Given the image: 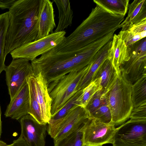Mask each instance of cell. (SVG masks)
I'll return each mask as SVG.
<instances>
[{
    "instance_id": "1",
    "label": "cell",
    "mask_w": 146,
    "mask_h": 146,
    "mask_svg": "<svg viewBox=\"0 0 146 146\" xmlns=\"http://www.w3.org/2000/svg\"><path fill=\"white\" fill-rule=\"evenodd\" d=\"M102 47L97 41L74 51L60 52L53 48L31 61L34 74L40 73L48 86L70 72L80 70L90 64Z\"/></svg>"
},
{
    "instance_id": "2",
    "label": "cell",
    "mask_w": 146,
    "mask_h": 146,
    "mask_svg": "<svg viewBox=\"0 0 146 146\" xmlns=\"http://www.w3.org/2000/svg\"><path fill=\"white\" fill-rule=\"evenodd\" d=\"M124 16L110 12L96 5L89 16L55 48L60 52L80 50L112 32H115Z\"/></svg>"
},
{
    "instance_id": "3",
    "label": "cell",
    "mask_w": 146,
    "mask_h": 146,
    "mask_svg": "<svg viewBox=\"0 0 146 146\" xmlns=\"http://www.w3.org/2000/svg\"><path fill=\"white\" fill-rule=\"evenodd\" d=\"M40 3V0H16L9 9L4 51L6 56L35 39L38 31Z\"/></svg>"
},
{
    "instance_id": "4",
    "label": "cell",
    "mask_w": 146,
    "mask_h": 146,
    "mask_svg": "<svg viewBox=\"0 0 146 146\" xmlns=\"http://www.w3.org/2000/svg\"><path fill=\"white\" fill-rule=\"evenodd\" d=\"M132 84L120 72L113 85L104 93L115 126L121 125L129 119L133 108L131 98Z\"/></svg>"
},
{
    "instance_id": "5",
    "label": "cell",
    "mask_w": 146,
    "mask_h": 146,
    "mask_svg": "<svg viewBox=\"0 0 146 146\" xmlns=\"http://www.w3.org/2000/svg\"><path fill=\"white\" fill-rule=\"evenodd\" d=\"M90 64L80 70L71 72L48 85V90L52 100L51 117L56 114L78 91V86Z\"/></svg>"
},
{
    "instance_id": "6",
    "label": "cell",
    "mask_w": 146,
    "mask_h": 146,
    "mask_svg": "<svg viewBox=\"0 0 146 146\" xmlns=\"http://www.w3.org/2000/svg\"><path fill=\"white\" fill-rule=\"evenodd\" d=\"M89 117L84 108L77 106L60 119H50L47 132L54 142H56L80 128Z\"/></svg>"
},
{
    "instance_id": "7",
    "label": "cell",
    "mask_w": 146,
    "mask_h": 146,
    "mask_svg": "<svg viewBox=\"0 0 146 146\" xmlns=\"http://www.w3.org/2000/svg\"><path fill=\"white\" fill-rule=\"evenodd\" d=\"M81 129L84 145L102 146L113 144L117 128L112 122L105 123L89 117L84 123Z\"/></svg>"
},
{
    "instance_id": "8",
    "label": "cell",
    "mask_w": 146,
    "mask_h": 146,
    "mask_svg": "<svg viewBox=\"0 0 146 146\" xmlns=\"http://www.w3.org/2000/svg\"><path fill=\"white\" fill-rule=\"evenodd\" d=\"M64 31L53 32L41 39L34 40L13 50L10 53L13 59L24 58L32 61L55 48L65 38Z\"/></svg>"
},
{
    "instance_id": "9",
    "label": "cell",
    "mask_w": 146,
    "mask_h": 146,
    "mask_svg": "<svg viewBox=\"0 0 146 146\" xmlns=\"http://www.w3.org/2000/svg\"><path fill=\"white\" fill-rule=\"evenodd\" d=\"M129 59L120 71L132 84L146 75V38L137 41L129 48Z\"/></svg>"
},
{
    "instance_id": "10",
    "label": "cell",
    "mask_w": 146,
    "mask_h": 146,
    "mask_svg": "<svg viewBox=\"0 0 146 146\" xmlns=\"http://www.w3.org/2000/svg\"><path fill=\"white\" fill-rule=\"evenodd\" d=\"M117 128L112 146H146V122L129 120Z\"/></svg>"
},
{
    "instance_id": "11",
    "label": "cell",
    "mask_w": 146,
    "mask_h": 146,
    "mask_svg": "<svg viewBox=\"0 0 146 146\" xmlns=\"http://www.w3.org/2000/svg\"><path fill=\"white\" fill-rule=\"evenodd\" d=\"M6 81L10 100L20 89L27 78L33 74L31 63L24 58L13 59L11 63L6 66Z\"/></svg>"
},
{
    "instance_id": "12",
    "label": "cell",
    "mask_w": 146,
    "mask_h": 146,
    "mask_svg": "<svg viewBox=\"0 0 146 146\" xmlns=\"http://www.w3.org/2000/svg\"><path fill=\"white\" fill-rule=\"evenodd\" d=\"M23 138L28 146H45L47 124L39 123L32 116L27 114L20 120Z\"/></svg>"
},
{
    "instance_id": "13",
    "label": "cell",
    "mask_w": 146,
    "mask_h": 146,
    "mask_svg": "<svg viewBox=\"0 0 146 146\" xmlns=\"http://www.w3.org/2000/svg\"><path fill=\"white\" fill-rule=\"evenodd\" d=\"M29 92L27 78L23 85L7 106L4 115L18 120L28 114Z\"/></svg>"
},
{
    "instance_id": "14",
    "label": "cell",
    "mask_w": 146,
    "mask_h": 146,
    "mask_svg": "<svg viewBox=\"0 0 146 146\" xmlns=\"http://www.w3.org/2000/svg\"><path fill=\"white\" fill-rule=\"evenodd\" d=\"M53 2L49 0H40L38 15V31L34 40L41 39L53 33L56 25Z\"/></svg>"
},
{
    "instance_id": "15",
    "label": "cell",
    "mask_w": 146,
    "mask_h": 146,
    "mask_svg": "<svg viewBox=\"0 0 146 146\" xmlns=\"http://www.w3.org/2000/svg\"><path fill=\"white\" fill-rule=\"evenodd\" d=\"M36 94L44 124H48L51 117L52 100L48 90V85L40 73L34 74Z\"/></svg>"
},
{
    "instance_id": "16",
    "label": "cell",
    "mask_w": 146,
    "mask_h": 146,
    "mask_svg": "<svg viewBox=\"0 0 146 146\" xmlns=\"http://www.w3.org/2000/svg\"><path fill=\"white\" fill-rule=\"evenodd\" d=\"M112 39L110 40L102 47L96 54L88 69L79 84L77 90L83 89L92 81L94 76L100 66L110 55L112 45Z\"/></svg>"
},
{
    "instance_id": "17",
    "label": "cell",
    "mask_w": 146,
    "mask_h": 146,
    "mask_svg": "<svg viewBox=\"0 0 146 146\" xmlns=\"http://www.w3.org/2000/svg\"><path fill=\"white\" fill-rule=\"evenodd\" d=\"M118 74L112 64L111 58L110 56L96 72L92 81L95 79L99 81L102 90L105 93L115 82Z\"/></svg>"
},
{
    "instance_id": "18",
    "label": "cell",
    "mask_w": 146,
    "mask_h": 146,
    "mask_svg": "<svg viewBox=\"0 0 146 146\" xmlns=\"http://www.w3.org/2000/svg\"><path fill=\"white\" fill-rule=\"evenodd\" d=\"M110 56L113 65L119 74L121 66L128 60L129 54L125 42L118 34L113 35Z\"/></svg>"
},
{
    "instance_id": "19",
    "label": "cell",
    "mask_w": 146,
    "mask_h": 146,
    "mask_svg": "<svg viewBox=\"0 0 146 146\" xmlns=\"http://www.w3.org/2000/svg\"><path fill=\"white\" fill-rule=\"evenodd\" d=\"M53 1L56 5L59 13L58 24L53 32L63 31L72 24L73 12L70 1L69 0H53Z\"/></svg>"
},
{
    "instance_id": "20",
    "label": "cell",
    "mask_w": 146,
    "mask_h": 146,
    "mask_svg": "<svg viewBox=\"0 0 146 146\" xmlns=\"http://www.w3.org/2000/svg\"><path fill=\"white\" fill-rule=\"evenodd\" d=\"M27 80L29 92V107L28 114L32 116L39 123L44 124L37 99L34 73L29 75L27 78Z\"/></svg>"
},
{
    "instance_id": "21",
    "label": "cell",
    "mask_w": 146,
    "mask_h": 146,
    "mask_svg": "<svg viewBox=\"0 0 146 146\" xmlns=\"http://www.w3.org/2000/svg\"><path fill=\"white\" fill-rule=\"evenodd\" d=\"M93 1L106 10L113 14L125 16L129 0H94Z\"/></svg>"
},
{
    "instance_id": "22",
    "label": "cell",
    "mask_w": 146,
    "mask_h": 146,
    "mask_svg": "<svg viewBox=\"0 0 146 146\" xmlns=\"http://www.w3.org/2000/svg\"><path fill=\"white\" fill-rule=\"evenodd\" d=\"M131 98L134 108L146 104V75L132 84Z\"/></svg>"
},
{
    "instance_id": "23",
    "label": "cell",
    "mask_w": 146,
    "mask_h": 146,
    "mask_svg": "<svg viewBox=\"0 0 146 146\" xmlns=\"http://www.w3.org/2000/svg\"><path fill=\"white\" fill-rule=\"evenodd\" d=\"M9 25L8 12L0 14V74L4 71L6 66L5 62V38Z\"/></svg>"
},
{
    "instance_id": "24",
    "label": "cell",
    "mask_w": 146,
    "mask_h": 146,
    "mask_svg": "<svg viewBox=\"0 0 146 146\" xmlns=\"http://www.w3.org/2000/svg\"><path fill=\"white\" fill-rule=\"evenodd\" d=\"M83 89L78 90L66 102L62 108L50 119H60L66 115L72 109L77 106H81V101Z\"/></svg>"
},
{
    "instance_id": "25",
    "label": "cell",
    "mask_w": 146,
    "mask_h": 146,
    "mask_svg": "<svg viewBox=\"0 0 146 146\" xmlns=\"http://www.w3.org/2000/svg\"><path fill=\"white\" fill-rule=\"evenodd\" d=\"M146 2V0H135L129 4L127 16L120 24L119 28H122V30H127Z\"/></svg>"
},
{
    "instance_id": "26",
    "label": "cell",
    "mask_w": 146,
    "mask_h": 146,
    "mask_svg": "<svg viewBox=\"0 0 146 146\" xmlns=\"http://www.w3.org/2000/svg\"><path fill=\"white\" fill-rule=\"evenodd\" d=\"M81 127L61 139L54 142V146H84Z\"/></svg>"
},
{
    "instance_id": "27",
    "label": "cell",
    "mask_w": 146,
    "mask_h": 146,
    "mask_svg": "<svg viewBox=\"0 0 146 146\" xmlns=\"http://www.w3.org/2000/svg\"><path fill=\"white\" fill-rule=\"evenodd\" d=\"M83 89L81 106L85 108L95 93L98 90H102V88L99 81L97 79H95Z\"/></svg>"
},
{
    "instance_id": "28",
    "label": "cell",
    "mask_w": 146,
    "mask_h": 146,
    "mask_svg": "<svg viewBox=\"0 0 146 146\" xmlns=\"http://www.w3.org/2000/svg\"><path fill=\"white\" fill-rule=\"evenodd\" d=\"M106 102L104 92L100 90L95 93L84 108L90 117L93 112Z\"/></svg>"
},
{
    "instance_id": "29",
    "label": "cell",
    "mask_w": 146,
    "mask_h": 146,
    "mask_svg": "<svg viewBox=\"0 0 146 146\" xmlns=\"http://www.w3.org/2000/svg\"><path fill=\"white\" fill-rule=\"evenodd\" d=\"M90 117L98 119L105 123L112 122L111 112L106 102L93 112Z\"/></svg>"
},
{
    "instance_id": "30",
    "label": "cell",
    "mask_w": 146,
    "mask_h": 146,
    "mask_svg": "<svg viewBox=\"0 0 146 146\" xmlns=\"http://www.w3.org/2000/svg\"><path fill=\"white\" fill-rule=\"evenodd\" d=\"M131 121L146 122V104L133 107L129 116Z\"/></svg>"
},
{
    "instance_id": "31",
    "label": "cell",
    "mask_w": 146,
    "mask_h": 146,
    "mask_svg": "<svg viewBox=\"0 0 146 146\" xmlns=\"http://www.w3.org/2000/svg\"><path fill=\"white\" fill-rule=\"evenodd\" d=\"M118 35L125 42L127 48H129L137 41L142 39L139 33L135 34L128 30H121Z\"/></svg>"
},
{
    "instance_id": "32",
    "label": "cell",
    "mask_w": 146,
    "mask_h": 146,
    "mask_svg": "<svg viewBox=\"0 0 146 146\" xmlns=\"http://www.w3.org/2000/svg\"><path fill=\"white\" fill-rule=\"evenodd\" d=\"M145 20H146V2L144 3L140 11L132 21L131 25L127 29L133 25Z\"/></svg>"
},
{
    "instance_id": "33",
    "label": "cell",
    "mask_w": 146,
    "mask_h": 146,
    "mask_svg": "<svg viewBox=\"0 0 146 146\" xmlns=\"http://www.w3.org/2000/svg\"><path fill=\"white\" fill-rule=\"evenodd\" d=\"M127 30H129L135 34L146 31V20L133 25Z\"/></svg>"
},
{
    "instance_id": "34",
    "label": "cell",
    "mask_w": 146,
    "mask_h": 146,
    "mask_svg": "<svg viewBox=\"0 0 146 146\" xmlns=\"http://www.w3.org/2000/svg\"><path fill=\"white\" fill-rule=\"evenodd\" d=\"M0 146H28L24 139L20 137L14 140L11 144L7 145L5 142L0 140Z\"/></svg>"
},
{
    "instance_id": "35",
    "label": "cell",
    "mask_w": 146,
    "mask_h": 146,
    "mask_svg": "<svg viewBox=\"0 0 146 146\" xmlns=\"http://www.w3.org/2000/svg\"><path fill=\"white\" fill-rule=\"evenodd\" d=\"M16 0H0V9H9Z\"/></svg>"
},
{
    "instance_id": "36",
    "label": "cell",
    "mask_w": 146,
    "mask_h": 146,
    "mask_svg": "<svg viewBox=\"0 0 146 146\" xmlns=\"http://www.w3.org/2000/svg\"><path fill=\"white\" fill-rule=\"evenodd\" d=\"M1 107L0 106V138L1 137V136L2 132V122L1 120Z\"/></svg>"
},
{
    "instance_id": "37",
    "label": "cell",
    "mask_w": 146,
    "mask_h": 146,
    "mask_svg": "<svg viewBox=\"0 0 146 146\" xmlns=\"http://www.w3.org/2000/svg\"><path fill=\"white\" fill-rule=\"evenodd\" d=\"M84 146H90V145H84Z\"/></svg>"
}]
</instances>
